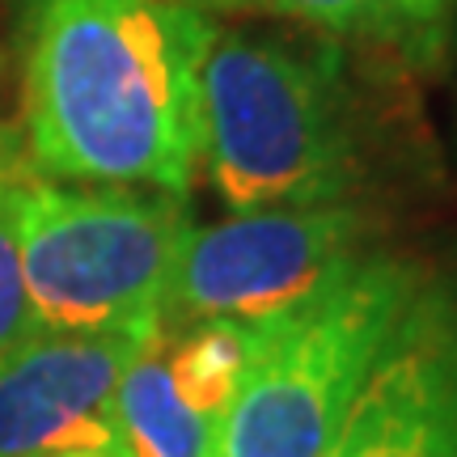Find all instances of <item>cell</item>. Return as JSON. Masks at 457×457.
Returning <instances> with one entry per match:
<instances>
[{"instance_id": "1", "label": "cell", "mask_w": 457, "mask_h": 457, "mask_svg": "<svg viewBox=\"0 0 457 457\" xmlns=\"http://www.w3.org/2000/svg\"><path fill=\"white\" fill-rule=\"evenodd\" d=\"M204 26L179 0H34L21 64L34 170L187 199Z\"/></svg>"}, {"instance_id": "2", "label": "cell", "mask_w": 457, "mask_h": 457, "mask_svg": "<svg viewBox=\"0 0 457 457\" xmlns=\"http://www.w3.org/2000/svg\"><path fill=\"white\" fill-rule=\"evenodd\" d=\"M195 174L228 212L356 199L364 145L339 43L208 17Z\"/></svg>"}, {"instance_id": "3", "label": "cell", "mask_w": 457, "mask_h": 457, "mask_svg": "<svg viewBox=\"0 0 457 457\" xmlns=\"http://www.w3.org/2000/svg\"><path fill=\"white\" fill-rule=\"evenodd\" d=\"M424 267L373 250L310 305L262 330L204 457H322Z\"/></svg>"}, {"instance_id": "4", "label": "cell", "mask_w": 457, "mask_h": 457, "mask_svg": "<svg viewBox=\"0 0 457 457\" xmlns=\"http://www.w3.org/2000/svg\"><path fill=\"white\" fill-rule=\"evenodd\" d=\"M17 225L38 330L114 335L162 327L165 288L191 228L182 195L55 182L30 170Z\"/></svg>"}, {"instance_id": "5", "label": "cell", "mask_w": 457, "mask_h": 457, "mask_svg": "<svg viewBox=\"0 0 457 457\" xmlns=\"http://www.w3.org/2000/svg\"><path fill=\"white\" fill-rule=\"evenodd\" d=\"M373 254V220L360 199L313 208L228 212L187 228L165 288L162 322L271 327L310 305Z\"/></svg>"}, {"instance_id": "6", "label": "cell", "mask_w": 457, "mask_h": 457, "mask_svg": "<svg viewBox=\"0 0 457 457\" xmlns=\"http://www.w3.org/2000/svg\"><path fill=\"white\" fill-rule=\"evenodd\" d=\"M322 457H457V288L428 276Z\"/></svg>"}, {"instance_id": "7", "label": "cell", "mask_w": 457, "mask_h": 457, "mask_svg": "<svg viewBox=\"0 0 457 457\" xmlns=\"http://www.w3.org/2000/svg\"><path fill=\"white\" fill-rule=\"evenodd\" d=\"M262 330L233 322H162L114 390L119 457L208 453Z\"/></svg>"}, {"instance_id": "8", "label": "cell", "mask_w": 457, "mask_h": 457, "mask_svg": "<svg viewBox=\"0 0 457 457\" xmlns=\"http://www.w3.org/2000/svg\"><path fill=\"white\" fill-rule=\"evenodd\" d=\"M153 330H34L0 356V457L114 449V390Z\"/></svg>"}, {"instance_id": "9", "label": "cell", "mask_w": 457, "mask_h": 457, "mask_svg": "<svg viewBox=\"0 0 457 457\" xmlns=\"http://www.w3.org/2000/svg\"><path fill=\"white\" fill-rule=\"evenodd\" d=\"M204 17H271L339 47L377 51L403 68L445 64L457 0H179Z\"/></svg>"}, {"instance_id": "10", "label": "cell", "mask_w": 457, "mask_h": 457, "mask_svg": "<svg viewBox=\"0 0 457 457\" xmlns=\"http://www.w3.org/2000/svg\"><path fill=\"white\" fill-rule=\"evenodd\" d=\"M30 170L34 165L21 145V131L0 123V356L38 330L26 293V271H21V225H17L21 187Z\"/></svg>"}, {"instance_id": "11", "label": "cell", "mask_w": 457, "mask_h": 457, "mask_svg": "<svg viewBox=\"0 0 457 457\" xmlns=\"http://www.w3.org/2000/svg\"><path fill=\"white\" fill-rule=\"evenodd\" d=\"M47 457H119V449H64V453H47Z\"/></svg>"}]
</instances>
